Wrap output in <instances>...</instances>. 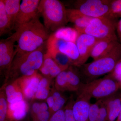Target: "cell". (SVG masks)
I'll use <instances>...</instances> for the list:
<instances>
[{"mask_svg":"<svg viewBox=\"0 0 121 121\" xmlns=\"http://www.w3.org/2000/svg\"><path fill=\"white\" fill-rule=\"evenodd\" d=\"M52 79L43 76L33 99H46L50 95V84Z\"/></svg>","mask_w":121,"mask_h":121,"instance_id":"cell-25","label":"cell"},{"mask_svg":"<svg viewBox=\"0 0 121 121\" xmlns=\"http://www.w3.org/2000/svg\"><path fill=\"white\" fill-rule=\"evenodd\" d=\"M99 40L94 36L86 33L79 34L76 42L79 54L77 67H80L85 64L90 56L93 47Z\"/></svg>","mask_w":121,"mask_h":121,"instance_id":"cell-11","label":"cell"},{"mask_svg":"<svg viewBox=\"0 0 121 121\" xmlns=\"http://www.w3.org/2000/svg\"><path fill=\"white\" fill-rule=\"evenodd\" d=\"M78 67L72 65L66 70L69 91L78 92L83 83L82 81L81 73Z\"/></svg>","mask_w":121,"mask_h":121,"instance_id":"cell-19","label":"cell"},{"mask_svg":"<svg viewBox=\"0 0 121 121\" xmlns=\"http://www.w3.org/2000/svg\"><path fill=\"white\" fill-rule=\"evenodd\" d=\"M38 12L43 18L44 25L50 32H55L68 22L66 9L58 0H41Z\"/></svg>","mask_w":121,"mask_h":121,"instance_id":"cell-4","label":"cell"},{"mask_svg":"<svg viewBox=\"0 0 121 121\" xmlns=\"http://www.w3.org/2000/svg\"><path fill=\"white\" fill-rule=\"evenodd\" d=\"M20 1V0H4L5 11L11 20L13 29L19 11Z\"/></svg>","mask_w":121,"mask_h":121,"instance_id":"cell-24","label":"cell"},{"mask_svg":"<svg viewBox=\"0 0 121 121\" xmlns=\"http://www.w3.org/2000/svg\"><path fill=\"white\" fill-rule=\"evenodd\" d=\"M52 35L57 39L76 43L79 34L75 28L65 27L56 30Z\"/></svg>","mask_w":121,"mask_h":121,"instance_id":"cell-22","label":"cell"},{"mask_svg":"<svg viewBox=\"0 0 121 121\" xmlns=\"http://www.w3.org/2000/svg\"><path fill=\"white\" fill-rule=\"evenodd\" d=\"M68 101V99L64 95L60 98L55 100L54 106L50 112L51 117L55 113L64 108L63 107Z\"/></svg>","mask_w":121,"mask_h":121,"instance_id":"cell-30","label":"cell"},{"mask_svg":"<svg viewBox=\"0 0 121 121\" xmlns=\"http://www.w3.org/2000/svg\"><path fill=\"white\" fill-rule=\"evenodd\" d=\"M46 103L47 104L48 107V111L50 112V111H51L52 107L54 106L55 101H54V99L52 96L50 95L46 99Z\"/></svg>","mask_w":121,"mask_h":121,"instance_id":"cell-37","label":"cell"},{"mask_svg":"<svg viewBox=\"0 0 121 121\" xmlns=\"http://www.w3.org/2000/svg\"><path fill=\"white\" fill-rule=\"evenodd\" d=\"M90 98L78 95L75 101L72 111L75 121H90L89 110L90 106Z\"/></svg>","mask_w":121,"mask_h":121,"instance_id":"cell-13","label":"cell"},{"mask_svg":"<svg viewBox=\"0 0 121 121\" xmlns=\"http://www.w3.org/2000/svg\"><path fill=\"white\" fill-rule=\"evenodd\" d=\"M121 13V0H112L110 5L111 18Z\"/></svg>","mask_w":121,"mask_h":121,"instance_id":"cell-32","label":"cell"},{"mask_svg":"<svg viewBox=\"0 0 121 121\" xmlns=\"http://www.w3.org/2000/svg\"><path fill=\"white\" fill-rule=\"evenodd\" d=\"M29 109L27 100L8 104V117L9 121H19L24 119Z\"/></svg>","mask_w":121,"mask_h":121,"instance_id":"cell-14","label":"cell"},{"mask_svg":"<svg viewBox=\"0 0 121 121\" xmlns=\"http://www.w3.org/2000/svg\"><path fill=\"white\" fill-rule=\"evenodd\" d=\"M101 99L97 100L93 104H91L89 110L90 121H96L99 113Z\"/></svg>","mask_w":121,"mask_h":121,"instance_id":"cell-28","label":"cell"},{"mask_svg":"<svg viewBox=\"0 0 121 121\" xmlns=\"http://www.w3.org/2000/svg\"><path fill=\"white\" fill-rule=\"evenodd\" d=\"M50 33L38 17L17 29L11 36L17 43L15 45L17 53H26L44 45L50 37Z\"/></svg>","mask_w":121,"mask_h":121,"instance_id":"cell-1","label":"cell"},{"mask_svg":"<svg viewBox=\"0 0 121 121\" xmlns=\"http://www.w3.org/2000/svg\"><path fill=\"white\" fill-rule=\"evenodd\" d=\"M40 1V0L22 1L13 29L16 31L20 27L39 17L38 7Z\"/></svg>","mask_w":121,"mask_h":121,"instance_id":"cell-9","label":"cell"},{"mask_svg":"<svg viewBox=\"0 0 121 121\" xmlns=\"http://www.w3.org/2000/svg\"><path fill=\"white\" fill-rule=\"evenodd\" d=\"M8 103L5 92V84L0 91V121H9L8 117Z\"/></svg>","mask_w":121,"mask_h":121,"instance_id":"cell-26","label":"cell"},{"mask_svg":"<svg viewBox=\"0 0 121 121\" xmlns=\"http://www.w3.org/2000/svg\"><path fill=\"white\" fill-rule=\"evenodd\" d=\"M5 92L8 104L20 101L25 99L17 79L5 84Z\"/></svg>","mask_w":121,"mask_h":121,"instance_id":"cell-20","label":"cell"},{"mask_svg":"<svg viewBox=\"0 0 121 121\" xmlns=\"http://www.w3.org/2000/svg\"><path fill=\"white\" fill-rule=\"evenodd\" d=\"M121 59V45L119 44L105 56L78 68L82 78L83 77L85 79L86 83L89 82L101 76L112 72Z\"/></svg>","mask_w":121,"mask_h":121,"instance_id":"cell-3","label":"cell"},{"mask_svg":"<svg viewBox=\"0 0 121 121\" xmlns=\"http://www.w3.org/2000/svg\"><path fill=\"white\" fill-rule=\"evenodd\" d=\"M108 113L107 107L104 99H101L99 113L96 121H108Z\"/></svg>","mask_w":121,"mask_h":121,"instance_id":"cell-31","label":"cell"},{"mask_svg":"<svg viewBox=\"0 0 121 121\" xmlns=\"http://www.w3.org/2000/svg\"><path fill=\"white\" fill-rule=\"evenodd\" d=\"M111 73L113 77L121 75V59L117 64L113 71Z\"/></svg>","mask_w":121,"mask_h":121,"instance_id":"cell-36","label":"cell"},{"mask_svg":"<svg viewBox=\"0 0 121 121\" xmlns=\"http://www.w3.org/2000/svg\"><path fill=\"white\" fill-rule=\"evenodd\" d=\"M46 52L53 59L62 71L66 70L70 66H73L72 60L62 52L49 48H47Z\"/></svg>","mask_w":121,"mask_h":121,"instance_id":"cell-21","label":"cell"},{"mask_svg":"<svg viewBox=\"0 0 121 121\" xmlns=\"http://www.w3.org/2000/svg\"><path fill=\"white\" fill-rule=\"evenodd\" d=\"M104 99L108 113V121H115L118 117L121 112V96L116 94Z\"/></svg>","mask_w":121,"mask_h":121,"instance_id":"cell-18","label":"cell"},{"mask_svg":"<svg viewBox=\"0 0 121 121\" xmlns=\"http://www.w3.org/2000/svg\"><path fill=\"white\" fill-rule=\"evenodd\" d=\"M46 47L51 48L65 54L72 60L73 66L77 67L79 54L75 43L57 39L52 34L46 42Z\"/></svg>","mask_w":121,"mask_h":121,"instance_id":"cell-10","label":"cell"},{"mask_svg":"<svg viewBox=\"0 0 121 121\" xmlns=\"http://www.w3.org/2000/svg\"><path fill=\"white\" fill-rule=\"evenodd\" d=\"M117 31L121 42V19L117 25Z\"/></svg>","mask_w":121,"mask_h":121,"instance_id":"cell-38","label":"cell"},{"mask_svg":"<svg viewBox=\"0 0 121 121\" xmlns=\"http://www.w3.org/2000/svg\"><path fill=\"white\" fill-rule=\"evenodd\" d=\"M66 11L68 22L74 24L78 34L82 33L93 18L84 15L76 9H66Z\"/></svg>","mask_w":121,"mask_h":121,"instance_id":"cell-15","label":"cell"},{"mask_svg":"<svg viewBox=\"0 0 121 121\" xmlns=\"http://www.w3.org/2000/svg\"><path fill=\"white\" fill-rule=\"evenodd\" d=\"M118 15H119V16H120L121 17V13H119V14H118Z\"/></svg>","mask_w":121,"mask_h":121,"instance_id":"cell-40","label":"cell"},{"mask_svg":"<svg viewBox=\"0 0 121 121\" xmlns=\"http://www.w3.org/2000/svg\"><path fill=\"white\" fill-rule=\"evenodd\" d=\"M110 0H82L75 3V9L92 18L106 17L111 19Z\"/></svg>","mask_w":121,"mask_h":121,"instance_id":"cell-7","label":"cell"},{"mask_svg":"<svg viewBox=\"0 0 121 121\" xmlns=\"http://www.w3.org/2000/svg\"><path fill=\"white\" fill-rule=\"evenodd\" d=\"M54 88L57 90L62 92L68 91L66 70L61 72L55 78Z\"/></svg>","mask_w":121,"mask_h":121,"instance_id":"cell-27","label":"cell"},{"mask_svg":"<svg viewBox=\"0 0 121 121\" xmlns=\"http://www.w3.org/2000/svg\"><path fill=\"white\" fill-rule=\"evenodd\" d=\"M119 44L117 41L99 40L93 47L90 56L94 60L104 57L111 52Z\"/></svg>","mask_w":121,"mask_h":121,"instance_id":"cell-16","label":"cell"},{"mask_svg":"<svg viewBox=\"0 0 121 121\" xmlns=\"http://www.w3.org/2000/svg\"><path fill=\"white\" fill-rule=\"evenodd\" d=\"M82 33L99 40H117L114 24L111 19L108 17L93 18Z\"/></svg>","mask_w":121,"mask_h":121,"instance_id":"cell-6","label":"cell"},{"mask_svg":"<svg viewBox=\"0 0 121 121\" xmlns=\"http://www.w3.org/2000/svg\"><path fill=\"white\" fill-rule=\"evenodd\" d=\"M31 117L32 121H49L51 116L49 111H47L40 112Z\"/></svg>","mask_w":121,"mask_h":121,"instance_id":"cell-33","label":"cell"},{"mask_svg":"<svg viewBox=\"0 0 121 121\" xmlns=\"http://www.w3.org/2000/svg\"><path fill=\"white\" fill-rule=\"evenodd\" d=\"M39 70L44 77L52 79L62 71L57 64L47 54L44 56L43 62Z\"/></svg>","mask_w":121,"mask_h":121,"instance_id":"cell-17","label":"cell"},{"mask_svg":"<svg viewBox=\"0 0 121 121\" xmlns=\"http://www.w3.org/2000/svg\"><path fill=\"white\" fill-rule=\"evenodd\" d=\"M75 101L72 96L68 101L66 105L64 107L65 121H75L73 114L72 107Z\"/></svg>","mask_w":121,"mask_h":121,"instance_id":"cell-29","label":"cell"},{"mask_svg":"<svg viewBox=\"0 0 121 121\" xmlns=\"http://www.w3.org/2000/svg\"></svg>","mask_w":121,"mask_h":121,"instance_id":"cell-41","label":"cell"},{"mask_svg":"<svg viewBox=\"0 0 121 121\" xmlns=\"http://www.w3.org/2000/svg\"><path fill=\"white\" fill-rule=\"evenodd\" d=\"M44 45L26 53H17L11 65L8 80H16L24 76L32 75L38 72L43 62Z\"/></svg>","mask_w":121,"mask_h":121,"instance_id":"cell-2","label":"cell"},{"mask_svg":"<svg viewBox=\"0 0 121 121\" xmlns=\"http://www.w3.org/2000/svg\"><path fill=\"white\" fill-rule=\"evenodd\" d=\"M115 121H121V112L118 117Z\"/></svg>","mask_w":121,"mask_h":121,"instance_id":"cell-39","label":"cell"},{"mask_svg":"<svg viewBox=\"0 0 121 121\" xmlns=\"http://www.w3.org/2000/svg\"><path fill=\"white\" fill-rule=\"evenodd\" d=\"M49 121H65L64 107L52 115Z\"/></svg>","mask_w":121,"mask_h":121,"instance_id":"cell-34","label":"cell"},{"mask_svg":"<svg viewBox=\"0 0 121 121\" xmlns=\"http://www.w3.org/2000/svg\"><path fill=\"white\" fill-rule=\"evenodd\" d=\"M120 88L119 82L110 73L104 78L83 83L78 93L98 100L113 95Z\"/></svg>","mask_w":121,"mask_h":121,"instance_id":"cell-5","label":"cell"},{"mask_svg":"<svg viewBox=\"0 0 121 121\" xmlns=\"http://www.w3.org/2000/svg\"><path fill=\"white\" fill-rule=\"evenodd\" d=\"M43 76L37 72L32 75L22 76L17 79L27 101L33 99Z\"/></svg>","mask_w":121,"mask_h":121,"instance_id":"cell-12","label":"cell"},{"mask_svg":"<svg viewBox=\"0 0 121 121\" xmlns=\"http://www.w3.org/2000/svg\"><path fill=\"white\" fill-rule=\"evenodd\" d=\"M13 29L11 20L5 8L4 0H0V36Z\"/></svg>","mask_w":121,"mask_h":121,"instance_id":"cell-23","label":"cell"},{"mask_svg":"<svg viewBox=\"0 0 121 121\" xmlns=\"http://www.w3.org/2000/svg\"><path fill=\"white\" fill-rule=\"evenodd\" d=\"M40 112H41L40 109V102H35L33 103L30 111L31 117L35 116Z\"/></svg>","mask_w":121,"mask_h":121,"instance_id":"cell-35","label":"cell"},{"mask_svg":"<svg viewBox=\"0 0 121 121\" xmlns=\"http://www.w3.org/2000/svg\"><path fill=\"white\" fill-rule=\"evenodd\" d=\"M15 40L11 36L0 41V72L7 82L11 65L17 51Z\"/></svg>","mask_w":121,"mask_h":121,"instance_id":"cell-8","label":"cell"}]
</instances>
